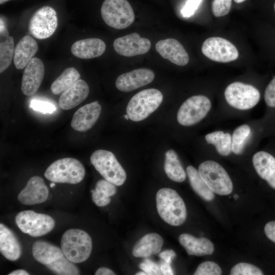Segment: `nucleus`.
Returning <instances> with one entry per match:
<instances>
[{
	"label": "nucleus",
	"mask_w": 275,
	"mask_h": 275,
	"mask_svg": "<svg viewBox=\"0 0 275 275\" xmlns=\"http://www.w3.org/2000/svg\"><path fill=\"white\" fill-rule=\"evenodd\" d=\"M144 262L148 265L150 269L151 275L161 274L160 267L154 262L149 259H146Z\"/></svg>",
	"instance_id": "c03bdc74"
},
{
	"label": "nucleus",
	"mask_w": 275,
	"mask_h": 275,
	"mask_svg": "<svg viewBox=\"0 0 275 275\" xmlns=\"http://www.w3.org/2000/svg\"><path fill=\"white\" fill-rule=\"evenodd\" d=\"M105 48V44L101 39L87 38L74 42L71 47V51L78 58L89 59L101 56Z\"/></svg>",
	"instance_id": "412c9836"
},
{
	"label": "nucleus",
	"mask_w": 275,
	"mask_h": 275,
	"mask_svg": "<svg viewBox=\"0 0 275 275\" xmlns=\"http://www.w3.org/2000/svg\"><path fill=\"white\" fill-rule=\"evenodd\" d=\"M202 52L210 60L221 63L235 61L239 56L238 51L233 43L218 37L206 39L202 44Z\"/></svg>",
	"instance_id": "f8f14e48"
},
{
	"label": "nucleus",
	"mask_w": 275,
	"mask_h": 275,
	"mask_svg": "<svg viewBox=\"0 0 275 275\" xmlns=\"http://www.w3.org/2000/svg\"><path fill=\"white\" fill-rule=\"evenodd\" d=\"M91 193L92 201L97 206H105L110 203V197L107 196L100 190L95 188L91 190Z\"/></svg>",
	"instance_id": "ea45409f"
},
{
	"label": "nucleus",
	"mask_w": 275,
	"mask_h": 275,
	"mask_svg": "<svg viewBox=\"0 0 275 275\" xmlns=\"http://www.w3.org/2000/svg\"><path fill=\"white\" fill-rule=\"evenodd\" d=\"M101 112V106L97 101L86 104L74 114L71 121V127L80 132L86 131L96 123Z\"/></svg>",
	"instance_id": "f3484780"
},
{
	"label": "nucleus",
	"mask_w": 275,
	"mask_h": 275,
	"mask_svg": "<svg viewBox=\"0 0 275 275\" xmlns=\"http://www.w3.org/2000/svg\"><path fill=\"white\" fill-rule=\"evenodd\" d=\"M232 0H213L212 11L214 16L221 17L227 15L230 11Z\"/></svg>",
	"instance_id": "c9c22d12"
},
{
	"label": "nucleus",
	"mask_w": 275,
	"mask_h": 275,
	"mask_svg": "<svg viewBox=\"0 0 275 275\" xmlns=\"http://www.w3.org/2000/svg\"><path fill=\"white\" fill-rule=\"evenodd\" d=\"M162 100V94L158 90L154 88L143 90L135 94L129 101L126 114L131 121H143L158 108Z\"/></svg>",
	"instance_id": "7ed1b4c3"
},
{
	"label": "nucleus",
	"mask_w": 275,
	"mask_h": 275,
	"mask_svg": "<svg viewBox=\"0 0 275 275\" xmlns=\"http://www.w3.org/2000/svg\"><path fill=\"white\" fill-rule=\"evenodd\" d=\"M10 0H0V4L2 5L3 4H4V3L7 2V1H9Z\"/></svg>",
	"instance_id": "603ef678"
},
{
	"label": "nucleus",
	"mask_w": 275,
	"mask_h": 275,
	"mask_svg": "<svg viewBox=\"0 0 275 275\" xmlns=\"http://www.w3.org/2000/svg\"><path fill=\"white\" fill-rule=\"evenodd\" d=\"M139 267L143 271L146 272L148 274L151 275L150 268L144 261L140 264Z\"/></svg>",
	"instance_id": "09e8293b"
},
{
	"label": "nucleus",
	"mask_w": 275,
	"mask_h": 275,
	"mask_svg": "<svg viewBox=\"0 0 275 275\" xmlns=\"http://www.w3.org/2000/svg\"><path fill=\"white\" fill-rule=\"evenodd\" d=\"M154 77V72L149 69H136L119 75L116 87L121 92H131L151 83Z\"/></svg>",
	"instance_id": "2eb2a0df"
},
{
	"label": "nucleus",
	"mask_w": 275,
	"mask_h": 275,
	"mask_svg": "<svg viewBox=\"0 0 275 275\" xmlns=\"http://www.w3.org/2000/svg\"><path fill=\"white\" fill-rule=\"evenodd\" d=\"M160 270L162 274L164 275H173L174 274L171 264L166 262L162 263L160 265Z\"/></svg>",
	"instance_id": "a18cd8bd"
},
{
	"label": "nucleus",
	"mask_w": 275,
	"mask_h": 275,
	"mask_svg": "<svg viewBox=\"0 0 275 275\" xmlns=\"http://www.w3.org/2000/svg\"><path fill=\"white\" fill-rule=\"evenodd\" d=\"M202 0H188L181 10L183 16L188 17L192 16L198 8Z\"/></svg>",
	"instance_id": "a19ab883"
},
{
	"label": "nucleus",
	"mask_w": 275,
	"mask_h": 275,
	"mask_svg": "<svg viewBox=\"0 0 275 275\" xmlns=\"http://www.w3.org/2000/svg\"><path fill=\"white\" fill-rule=\"evenodd\" d=\"M245 0H234V1L236 3H241L245 1Z\"/></svg>",
	"instance_id": "3c124183"
},
{
	"label": "nucleus",
	"mask_w": 275,
	"mask_h": 275,
	"mask_svg": "<svg viewBox=\"0 0 275 275\" xmlns=\"http://www.w3.org/2000/svg\"><path fill=\"white\" fill-rule=\"evenodd\" d=\"M222 270L218 265L212 261H205L201 263L195 271V275H220Z\"/></svg>",
	"instance_id": "f704fd0d"
},
{
	"label": "nucleus",
	"mask_w": 275,
	"mask_h": 275,
	"mask_svg": "<svg viewBox=\"0 0 275 275\" xmlns=\"http://www.w3.org/2000/svg\"><path fill=\"white\" fill-rule=\"evenodd\" d=\"M95 188L108 197L114 196L117 191L115 185L105 179L99 180L96 183Z\"/></svg>",
	"instance_id": "58836bf2"
},
{
	"label": "nucleus",
	"mask_w": 275,
	"mask_h": 275,
	"mask_svg": "<svg viewBox=\"0 0 275 275\" xmlns=\"http://www.w3.org/2000/svg\"><path fill=\"white\" fill-rule=\"evenodd\" d=\"M113 47L120 55L131 57L147 53L150 48L151 42L148 39L141 37L138 33H133L116 39Z\"/></svg>",
	"instance_id": "ddd939ff"
},
{
	"label": "nucleus",
	"mask_w": 275,
	"mask_h": 275,
	"mask_svg": "<svg viewBox=\"0 0 275 275\" xmlns=\"http://www.w3.org/2000/svg\"><path fill=\"white\" fill-rule=\"evenodd\" d=\"M46 266L58 275H78L80 273L77 266L65 256L46 265Z\"/></svg>",
	"instance_id": "2f4dec72"
},
{
	"label": "nucleus",
	"mask_w": 275,
	"mask_h": 275,
	"mask_svg": "<svg viewBox=\"0 0 275 275\" xmlns=\"http://www.w3.org/2000/svg\"><path fill=\"white\" fill-rule=\"evenodd\" d=\"M0 252L7 259L14 261L22 254V248L14 233L3 224H0Z\"/></svg>",
	"instance_id": "4be33fe9"
},
{
	"label": "nucleus",
	"mask_w": 275,
	"mask_h": 275,
	"mask_svg": "<svg viewBox=\"0 0 275 275\" xmlns=\"http://www.w3.org/2000/svg\"><path fill=\"white\" fill-rule=\"evenodd\" d=\"M54 186H55V183H54V182H52V183H51L50 184V186L51 187H53Z\"/></svg>",
	"instance_id": "5fc2aeb1"
},
{
	"label": "nucleus",
	"mask_w": 275,
	"mask_h": 275,
	"mask_svg": "<svg viewBox=\"0 0 275 275\" xmlns=\"http://www.w3.org/2000/svg\"><path fill=\"white\" fill-rule=\"evenodd\" d=\"M100 12L105 23L118 30L128 27L135 18L132 8L127 0H105Z\"/></svg>",
	"instance_id": "423d86ee"
},
{
	"label": "nucleus",
	"mask_w": 275,
	"mask_h": 275,
	"mask_svg": "<svg viewBox=\"0 0 275 275\" xmlns=\"http://www.w3.org/2000/svg\"><path fill=\"white\" fill-rule=\"evenodd\" d=\"M163 244V239L155 233H148L141 238L134 245L132 255L135 257L148 258L159 253Z\"/></svg>",
	"instance_id": "393cba45"
},
{
	"label": "nucleus",
	"mask_w": 275,
	"mask_h": 275,
	"mask_svg": "<svg viewBox=\"0 0 275 275\" xmlns=\"http://www.w3.org/2000/svg\"><path fill=\"white\" fill-rule=\"evenodd\" d=\"M30 107L34 111L44 114H51L56 109L55 106L51 103L38 99H33L30 102Z\"/></svg>",
	"instance_id": "e433bc0d"
},
{
	"label": "nucleus",
	"mask_w": 275,
	"mask_h": 275,
	"mask_svg": "<svg viewBox=\"0 0 275 275\" xmlns=\"http://www.w3.org/2000/svg\"><path fill=\"white\" fill-rule=\"evenodd\" d=\"M38 49L37 42L29 35H25L17 44L14 54V63L16 69L26 67Z\"/></svg>",
	"instance_id": "b1692460"
},
{
	"label": "nucleus",
	"mask_w": 275,
	"mask_h": 275,
	"mask_svg": "<svg viewBox=\"0 0 275 275\" xmlns=\"http://www.w3.org/2000/svg\"><path fill=\"white\" fill-rule=\"evenodd\" d=\"M198 172L209 188L214 193L228 195L233 190L232 180L225 169L218 163L207 160L201 163Z\"/></svg>",
	"instance_id": "0eeeda50"
},
{
	"label": "nucleus",
	"mask_w": 275,
	"mask_h": 275,
	"mask_svg": "<svg viewBox=\"0 0 275 275\" xmlns=\"http://www.w3.org/2000/svg\"><path fill=\"white\" fill-rule=\"evenodd\" d=\"M123 117H124V118L125 119H126V120H128V119H129V117H128V115H127V114H126V115H124L123 116Z\"/></svg>",
	"instance_id": "864d4df0"
},
{
	"label": "nucleus",
	"mask_w": 275,
	"mask_h": 275,
	"mask_svg": "<svg viewBox=\"0 0 275 275\" xmlns=\"http://www.w3.org/2000/svg\"><path fill=\"white\" fill-rule=\"evenodd\" d=\"M32 253L36 260L45 266L64 256L61 249L43 240L34 243Z\"/></svg>",
	"instance_id": "a878e982"
},
{
	"label": "nucleus",
	"mask_w": 275,
	"mask_h": 275,
	"mask_svg": "<svg viewBox=\"0 0 275 275\" xmlns=\"http://www.w3.org/2000/svg\"><path fill=\"white\" fill-rule=\"evenodd\" d=\"M156 50L164 59L177 65L183 66L189 62V56L182 45L177 40L168 38L158 41Z\"/></svg>",
	"instance_id": "a211bd4d"
},
{
	"label": "nucleus",
	"mask_w": 275,
	"mask_h": 275,
	"mask_svg": "<svg viewBox=\"0 0 275 275\" xmlns=\"http://www.w3.org/2000/svg\"><path fill=\"white\" fill-rule=\"evenodd\" d=\"M186 173L194 191L204 200H212L214 198V193L203 180L198 171L193 166H189L186 168Z\"/></svg>",
	"instance_id": "cd10ccee"
},
{
	"label": "nucleus",
	"mask_w": 275,
	"mask_h": 275,
	"mask_svg": "<svg viewBox=\"0 0 275 275\" xmlns=\"http://www.w3.org/2000/svg\"><path fill=\"white\" fill-rule=\"evenodd\" d=\"M58 26L55 10L44 6L37 10L31 17L29 25L30 33L36 38L45 39L50 37Z\"/></svg>",
	"instance_id": "9b49d317"
},
{
	"label": "nucleus",
	"mask_w": 275,
	"mask_h": 275,
	"mask_svg": "<svg viewBox=\"0 0 275 275\" xmlns=\"http://www.w3.org/2000/svg\"><path fill=\"white\" fill-rule=\"evenodd\" d=\"M85 173V168L78 160L67 157L52 162L46 170L44 176L52 182L74 184L82 180Z\"/></svg>",
	"instance_id": "20e7f679"
},
{
	"label": "nucleus",
	"mask_w": 275,
	"mask_h": 275,
	"mask_svg": "<svg viewBox=\"0 0 275 275\" xmlns=\"http://www.w3.org/2000/svg\"><path fill=\"white\" fill-rule=\"evenodd\" d=\"M234 198L235 199H237L238 198V196L237 195H235Z\"/></svg>",
	"instance_id": "6e6d98bb"
},
{
	"label": "nucleus",
	"mask_w": 275,
	"mask_h": 275,
	"mask_svg": "<svg viewBox=\"0 0 275 275\" xmlns=\"http://www.w3.org/2000/svg\"><path fill=\"white\" fill-rule=\"evenodd\" d=\"M14 39L11 36L0 39V72L2 73L10 65L14 54Z\"/></svg>",
	"instance_id": "7c9ffc66"
},
{
	"label": "nucleus",
	"mask_w": 275,
	"mask_h": 275,
	"mask_svg": "<svg viewBox=\"0 0 275 275\" xmlns=\"http://www.w3.org/2000/svg\"><path fill=\"white\" fill-rule=\"evenodd\" d=\"M135 274L136 275H147L148 274L146 272L143 271H139L138 272H136Z\"/></svg>",
	"instance_id": "8fccbe9b"
},
{
	"label": "nucleus",
	"mask_w": 275,
	"mask_h": 275,
	"mask_svg": "<svg viewBox=\"0 0 275 275\" xmlns=\"http://www.w3.org/2000/svg\"><path fill=\"white\" fill-rule=\"evenodd\" d=\"M264 232L266 236L275 243V221L267 223L265 226Z\"/></svg>",
	"instance_id": "79ce46f5"
},
{
	"label": "nucleus",
	"mask_w": 275,
	"mask_h": 275,
	"mask_svg": "<svg viewBox=\"0 0 275 275\" xmlns=\"http://www.w3.org/2000/svg\"><path fill=\"white\" fill-rule=\"evenodd\" d=\"M224 95L227 102L239 110H248L254 107L260 99V92L256 88L239 81L228 86Z\"/></svg>",
	"instance_id": "6e6552de"
},
{
	"label": "nucleus",
	"mask_w": 275,
	"mask_h": 275,
	"mask_svg": "<svg viewBox=\"0 0 275 275\" xmlns=\"http://www.w3.org/2000/svg\"><path fill=\"white\" fill-rule=\"evenodd\" d=\"M89 93V87L82 79H78L61 95L59 104L63 110H69L83 102Z\"/></svg>",
	"instance_id": "6ab92c4d"
},
{
	"label": "nucleus",
	"mask_w": 275,
	"mask_h": 275,
	"mask_svg": "<svg viewBox=\"0 0 275 275\" xmlns=\"http://www.w3.org/2000/svg\"><path fill=\"white\" fill-rule=\"evenodd\" d=\"M264 100L268 106L275 107V77L270 81L265 89Z\"/></svg>",
	"instance_id": "4c0bfd02"
},
{
	"label": "nucleus",
	"mask_w": 275,
	"mask_h": 275,
	"mask_svg": "<svg viewBox=\"0 0 275 275\" xmlns=\"http://www.w3.org/2000/svg\"><path fill=\"white\" fill-rule=\"evenodd\" d=\"M178 240L189 255H210L214 251L213 243L205 237L196 238L189 234L183 233L179 235Z\"/></svg>",
	"instance_id": "5701e85b"
},
{
	"label": "nucleus",
	"mask_w": 275,
	"mask_h": 275,
	"mask_svg": "<svg viewBox=\"0 0 275 275\" xmlns=\"http://www.w3.org/2000/svg\"><path fill=\"white\" fill-rule=\"evenodd\" d=\"M176 254L173 250H167L159 254V257L164 262L171 264L172 260L176 257Z\"/></svg>",
	"instance_id": "37998d69"
},
{
	"label": "nucleus",
	"mask_w": 275,
	"mask_h": 275,
	"mask_svg": "<svg viewBox=\"0 0 275 275\" xmlns=\"http://www.w3.org/2000/svg\"><path fill=\"white\" fill-rule=\"evenodd\" d=\"M80 74L73 67L66 68L52 82L50 90L54 95L62 93L79 79Z\"/></svg>",
	"instance_id": "c756f323"
},
{
	"label": "nucleus",
	"mask_w": 275,
	"mask_h": 275,
	"mask_svg": "<svg viewBox=\"0 0 275 275\" xmlns=\"http://www.w3.org/2000/svg\"><path fill=\"white\" fill-rule=\"evenodd\" d=\"M210 99L204 95H194L187 99L180 106L177 114L178 122L189 126L203 119L211 109Z\"/></svg>",
	"instance_id": "9d476101"
},
{
	"label": "nucleus",
	"mask_w": 275,
	"mask_h": 275,
	"mask_svg": "<svg viewBox=\"0 0 275 275\" xmlns=\"http://www.w3.org/2000/svg\"><path fill=\"white\" fill-rule=\"evenodd\" d=\"M208 144L213 145L217 152L222 156H228L232 151V136L229 133L215 131L206 135Z\"/></svg>",
	"instance_id": "c85d7f7f"
},
{
	"label": "nucleus",
	"mask_w": 275,
	"mask_h": 275,
	"mask_svg": "<svg viewBox=\"0 0 275 275\" xmlns=\"http://www.w3.org/2000/svg\"><path fill=\"white\" fill-rule=\"evenodd\" d=\"M274 11H275V3H274Z\"/></svg>",
	"instance_id": "4d7b16f0"
},
{
	"label": "nucleus",
	"mask_w": 275,
	"mask_h": 275,
	"mask_svg": "<svg viewBox=\"0 0 275 275\" xmlns=\"http://www.w3.org/2000/svg\"><path fill=\"white\" fill-rule=\"evenodd\" d=\"M90 161L104 179L115 185L121 186L126 181V173L112 152L96 150L92 154Z\"/></svg>",
	"instance_id": "39448f33"
},
{
	"label": "nucleus",
	"mask_w": 275,
	"mask_h": 275,
	"mask_svg": "<svg viewBox=\"0 0 275 275\" xmlns=\"http://www.w3.org/2000/svg\"><path fill=\"white\" fill-rule=\"evenodd\" d=\"M231 275H262L260 269L254 265L241 262L234 265L230 271Z\"/></svg>",
	"instance_id": "72a5a7b5"
},
{
	"label": "nucleus",
	"mask_w": 275,
	"mask_h": 275,
	"mask_svg": "<svg viewBox=\"0 0 275 275\" xmlns=\"http://www.w3.org/2000/svg\"><path fill=\"white\" fill-rule=\"evenodd\" d=\"M251 133V128L248 125L243 124L237 127L232 135V152L235 154H241L246 141Z\"/></svg>",
	"instance_id": "473e14b6"
},
{
	"label": "nucleus",
	"mask_w": 275,
	"mask_h": 275,
	"mask_svg": "<svg viewBox=\"0 0 275 275\" xmlns=\"http://www.w3.org/2000/svg\"><path fill=\"white\" fill-rule=\"evenodd\" d=\"M164 170L169 179L176 182H182L186 178V173L173 150H169L165 153Z\"/></svg>",
	"instance_id": "bb28decb"
},
{
	"label": "nucleus",
	"mask_w": 275,
	"mask_h": 275,
	"mask_svg": "<svg viewBox=\"0 0 275 275\" xmlns=\"http://www.w3.org/2000/svg\"><path fill=\"white\" fill-rule=\"evenodd\" d=\"M48 194V188L43 178L35 176L29 180L25 187L19 193L17 199L22 204L31 205L46 201Z\"/></svg>",
	"instance_id": "dca6fc26"
},
{
	"label": "nucleus",
	"mask_w": 275,
	"mask_h": 275,
	"mask_svg": "<svg viewBox=\"0 0 275 275\" xmlns=\"http://www.w3.org/2000/svg\"><path fill=\"white\" fill-rule=\"evenodd\" d=\"M44 72L43 62L37 58H32L22 75L21 89L24 95L30 96L37 92L43 81Z\"/></svg>",
	"instance_id": "4468645a"
},
{
	"label": "nucleus",
	"mask_w": 275,
	"mask_h": 275,
	"mask_svg": "<svg viewBox=\"0 0 275 275\" xmlns=\"http://www.w3.org/2000/svg\"><path fill=\"white\" fill-rule=\"evenodd\" d=\"M30 273L23 269H17L15 270H14L9 273H8V275H29Z\"/></svg>",
	"instance_id": "de8ad7c7"
},
{
	"label": "nucleus",
	"mask_w": 275,
	"mask_h": 275,
	"mask_svg": "<svg viewBox=\"0 0 275 275\" xmlns=\"http://www.w3.org/2000/svg\"><path fill=\"white\" fill-rule=\"evenodd\" d=\"M156 202L159 215L167 224L178 226L186 221L185 203L176 190L170 188L160 189L156 193Z\"/></svg>",
	"instance_id": "f257e3e1"
},
{
	"label": "nucleus",
	"mask_w": 275,
	"mask_h": 275,
	"mask_svg": "<svg viewBox=\"0 0 275 275\" xmlns=\"http://www.w3.org/2000/svg\"><path fill=\"white\" fill-rule=\"evenodd\" d=\"M95 275H115L116 273L109 268L106 267H100L95 273Z\"/></svg>",
	"instance_id": "49530a36"
},
{
	"label": "nucleus",
	"mask_w": 275,
	"mask_h": 275,
	"mask_svg": "<svg viewBox=\"0 0 275 275\" xmlns=\"http://www.w3.org/2000/svg\"><path fill=\"white\" fill-rule=\"evenodd\" d=\"M252 161L258 175L275 189V158L266 151H260L253 155Z\"/></svg>",
	"instance_id": "aec40b11"
},
{
	"label": "nucleus",
	"mask_w": 275,
	"mask_h": 275,
	"mask_svg": "<svg viewBox=\"0 0 275 275\" xmlns=\"http://www.w3.org/2000/svg\"><path fill=\"white\" fill-rule=\"evenodd\" d=\"M61 246L64 256L68 260L74 263H80L90 257L92 250V241L86 231L70 229L63 234Z\"/></svg>",
	"instance_id": "f03ea898"
},
{
	"label": "nucleus",
	"mask_w": 275,
	"mask_h": 275,
	"mask_svg": "<svg viewBox=\"0 0 275 275\" xmlns=\"http://www.w3.org/2000/svg\"><path fill=\"white\" fill-rule=\"evenodd\" d=\"M15 221L23 233L35 237L48 233L55 226V221L51 216L32 210H24L19 212Z\"/></svg>",
	"instance_id": "1a4fd4ad"
}]
</instances>
